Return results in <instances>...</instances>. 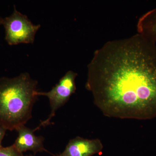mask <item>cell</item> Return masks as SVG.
I'll list each match as a JSON object with an SVG mask.
<instances>
[{"instance_id":"obj_1","label":"cell","mask_w":156,"mask_h":156,"mask_svg":"<svg viewBox=\"0 0 156 156\" xmlns=\"http://www.w3.org/2000/svg\"><path fill=\"white\" fill-rule=\"evenodd\" d=\"M86 89L105 116L156 117V45L139 34L105 43L88 66Z\"/></svg>"},{"instance_id":"obj_2","label":"cell","mask_w":156,"mask_h":156,"mask_svg":"<svg viewBox=\"0 0 156 156\" xmlns=\"http://www.w3.org/2000/svg\"><path fill=\"white\" fill-rule=\"evenodd\" d=\"M37 83L27 73L0 78V125L6 130H16L31 118Z\"/></svg>"},{"instance_id":"obj_3","label":"cell","mask_w":156,"mask_h":156,"mask_svg":"<svg viewBox=\"0 0 156 156\" xmlns=\"http://www.w3.org/2000/svg\"><path fill=\"white\" fill-rule=\"evenodd\" d=\"M5 31V40L10 45L33 44L40 25L33 24L26 15L21 14L14 6V11L9 17L0 18V25Z\"/></svg>"},{"instance_id":"obj_4","label":"cell","mask_w":156,"mask_h":156,"mask_svg":"<svg viewBox=\"0 0 156 156\" xmlns=\"http://www.w3.org/2000/svg\"><path fill=\"white\" fill-rule=\"evenodd\" d=\"M77 76L76 73L69 71L50 91L48 92H38V96L43 95L49 98L51 112L48 119L43 121L35 129V131L42 126H48L50 123V120L55 116L56 111L64 105L71 96L75 92L76 89L75 80Z\"/></svg>"},{"instance_id":"obj_5","label":"cell","mask_w":156,"mask_h":156,"mask_svg":"<svg viewBox=\"0 0 156 156\" xmlns=\"http://www.w3.org/2000/svg\"><path fill=\"white\" fill-rule=\"evenodd\" d=\"M103 148L99 139H88L76 136L70 140L65 150L56 156H92Z\"/></svg>"},{"instance_id":"obj_6","label":"cell","mask_w":156,"mask_h":156,"mask_svg":"<svg viewBox=\"0 0 156 156\" xmlns=\"http://www.w3.org/2000/svg\"><path fill=\"white\" fill-rule=\"evenodd\" d=\"M16 131L18 136L14 145L20 152L23 153L27 151H32L35 153L43 151H48L44 146V137L37 136L34 134V130H31L25 126H20Z\"/></svg>"},{"instance_id":"obj_7","label":"cell","mask_w":156,"mask_h":156,"mask_svg":"<svg viewBox=\"0 0 156 156\" xmlns=\"http://www.w3.org/2000/svg\"><path fill=\"white\" fill-rule=\"evenodd\" d=\"M138 34L156 45V8L148 11L137 22Z\"/></svg>"},{"instance_id":"obj_8","label":"cell","mask_w":156,"mask_h":156,"mask_svg":"<svg viewBox=\"0 0 156 156\" xmlns=\"http://www.w3.org/2000/svg\"><path fill=\"white\" fill-rule=\"evenodd\" d=\"M0 156H25L20 152L14 145L0 148Z\"/></svg>"},{"instance_id":"obj_9","label":"cell","mask_w":156,"mask_h":156,"mask_svg":"<svg viewBox=\"0 0 156 156\" xmlns=\"http://www.w3.org/2000/svg\"><path fill=\"white\" fill-rule=\"evenodd\" d=\"M7 130L4 127L0 125V148L2 147V141Z\"/></svg>"},{"instance_id":"obj_10","label":"cell","mask_w":156,"mask_h":156,"mask_svg":"<svg viewBox=\"0 0 156 156\" xmlns=\"http://www.w3.org/2000/svg\"></svg>"}]
</instances>
